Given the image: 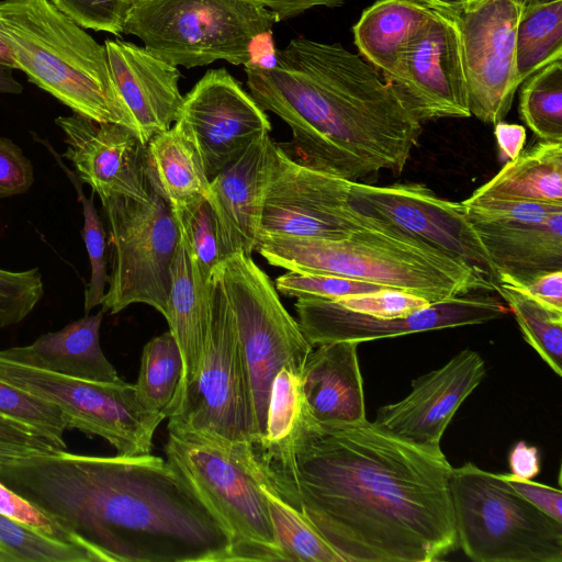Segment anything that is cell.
I'll return each mask as SVG.
<instances>
[{
  "label": "cell",
  "mask_w": 562,
  "mask_h": 562,
  "mask_svg": "<svg viewBox=\"0 0 562 562\" xmlns=\"http://www.w3.org/2000/svg\"><path fill=\"white\" fill-rule=\"evenodd\" d=\"M265 4L274 11L280 20L295 18L307 10L316 7L336 8L344 3V0H250Z\"/></svg>",
  "instance_id": "52"
},
{
  "label": "cell",
  "mask_w": 562,
  "mask_h": 562,
  "mask_svg": "<svg viewBox=\"0 0 562 562\" xmlns=\"http://www.w3.org/2000/svg\"><path fill=\"white\" fill-rule=\"evenodd\" d=\"M0 416L27 426L66 450L68 422L54 404L0 380Z\"/></svg>",
  "instance_id": "37"
},
{
  "label": "cell",
  "mask_w": 562,
  "mask_h": 562,
  "mask_svg": "<svg viewBox=\"0 0 562 562\" xmlns=\"http://www.w3.org/2000/svg\"><path fill=\"white\" fill-rule=\"evenodd\" d=\"M503 285L562 270V211L541 222L472 224Z\"/></svg>",
  "instance_id": "24"
},
{
  "label": "cell",
  "mask_w": 562,
  "mask_h": 562,
  "mask_svg": "<svg viewBox=\"0 0 562 562\" xmlns=\"http://www.w3.org/2000/svg\"><path fill=\"white\" fill-rule=\"evenodd\" d=\"M176 122L196 145L210 181L271 131L266 111L226 68L204 74L183 97Z\"/></svg>",
  "instance_id": "18"
},
{
  "label": "cell",
  "mask_w": 562,
  "mask_h": 562,
  "mask_svg": "<svg viewBox=\"0 0 562 562\" xmlns=\"http://www.w3.org/2000/svg\"><path fill=\"white\" fill-rule=\"evenodd\" d=\"M506 286L526 293L553 312L562 313V270L543 273L526 284Z\"/></svg>",
  "instance_id": "49"
},
{
  "label": "cell",
  "mask_w": 562,
  "mask_h": 562,
  "mask_svg": "<svg viewBox=\"0 0 562 562\" xmlns=\"http://www.w3.org/2000/svg\"><path fill=\"white\" fill-rule=\"evenodd\" d=\"M277 291L290 297H321L336 300L372 292L384 286L359 280L330 276L288 271L274 283Z\"/></svg>",
  "instance_id": "41"
},
{
  "label": "cell",
  "mask_w": 562,
  "mask_h": 562,
  "mask_svg": "<svg viewBox=\"0 0 562 562\" xmlns=\"http://www.w3.org/2000/svg\"><path fill=\"white\" fill-rule=\"evenodd\" d=\"M472 224H509L541 222L562 211V204L504 199H471L462 201Z\"/></svg>",
  "instance_id": "42"
},
{
  "label": "cell",
  "mask_w": 562,
  "mask_h": 562,
  "mask_svg": "<svg viewBox=\"0 0 562 562\" xmlns=\"http://www.w3.org/2000/svg\"><path fill=\"white\" fill-rule=\"evenodd\" d=\"M499 475L518 495L548 516L562 522V493L560 490L531 480L518 479L509 473Z\"/></svg>",
  "instance_id": "48"
},
{
  "label": "cell",
  "mask_w": 562,
  "mask_h": 562,
  "mask_svg": "<svg viewBox=\"0 0 562 562\" xmlns=\"http://www.w3.org/2000/svg\"><path fill=\"white\" fill-rule=\"evenodd\" d=\"M44 295L38 268L12 271L0 268V329L19 324Z\"/></svg>",
  "instance_id": "40"
},
{
  "label": "cell",
  "mask_w": 562,
  "mask_h": 562,
  "mask_svg": "<svg viewBox=\"0 0 562 562\" xmlns=\"http://www.w3.org/2000/svg\"><path fill=\"white\" fill-rule=\"evenodd\" d=\"M245 74L257 103L291 128L281 149L330 176L400 175L423 131L381 75L339 43L294 37L271 67L247 64Z\"/></svg>",
  "instance_id": "3"
},
{
  "label": "cell",
  "mask_w": 562,
  "mask_h": 562,
  "mask_svg": "<svg viewBox=\"0 0 562 562\" xmlns=\"http://www.w3.org/2000/svg\"><path fill=\"white\" fill-rule=\"evenodd\" d=\"M82 29L119 36L133 0H49Z\"/></svg>",
  "instance_id": "44"
},
{
  "label": "cell",
  "mask_w": 562,
  "mask_h": 562,
  "mask_svg": "<svg viewBox=\"0 0 562 562\" xmlns=\"http://www.w3.org/2000/svg\"><path fill=\"white\" fill-rule=\"evenodd\" d=\"M101 203L111 247L109 288L101 311L116 314L131 304L143 303L166 318L171 265L179 241L170 204L155 182L146 201L116 196Z\"/></svg>",
  "instance_id": "11"
},
{
  "label": "cell",
  "mask_w": 562,
  "mask_h": 562,
  "mask_svg": "<svg viewBox=\"0 0 562 562\" xmlns=\"http://www.w3.org/2000/svg\"><path fill=\"white\" fill-rule=\"evenodd\" d=\"M520 86L524 123L540 142H562V60L540 68Z\"/></svg>",
  "instance_id": "34"
},
{
  "label": "cell",
  "mask_w": 562,
  "mask_h": 562,
  "mask_svg": "<svg viewBox=\"0 0 562 562\" xmlns=\"http://www.w3.org/2000/svg\"><path fill=\"white\" fill-rule=\"evenodd\" d=\"M448 16L454 15L467 0H411Z\"/></svg>",
  "instance_id": "53"
},
{
  "label": "cell",
  "mask_w": 562,
  "mask_h": 562,
  "mask_svg": "<svg viewBox=\"0 0 562 562\" xmlns=\"http://www.w3.org/2000/svg\"><path fill=\"white\" fill-rule=\"evenodd\" d=\"M458 546L475 562H562V522L518 495L499 474L467 462L452 468Z\"/></svg>",
  "instance_id": "7"
},
{
  "label": "cell",
  "mask_w": 562,
  "mask_h": 562,
  "mask_svg": "<svg viewBox=\"0 0 562 562\" xmlns=\"http://www.w3.org/2000/svg\"><path fill=\"white\" fill-rule=\"evenodd\" d=\"M104 48L113 83L134 132L147 145L179 116L183 102L180 71L131 42L106 40Z\"/></svg>",
  "instance_id": "22"
},
{
  "label": "cell",
  "mask_w": 562,
  "mask_h": 562,
  "mask_svg": "<svg viewBox=\"0 0 562 562\" xmlns=\"http://www.w3.org/2000/svg\"><path fill=\"white\" fill-rule=\"evenodd\" d=\"M214 270L228 300L245 358L258 441L266 430L274 376L282 368L301 375L313 346L283 306L270 278L249 255L233 254Z\"/></svg>",
  "instance_id": "10"
},
{
  "label": "cell",
  "mask_w": 562,
  "mask_h": 562,
  "mask_svg": "<svg viewBox=\"0 0 562 562\" xmlns=\"http://www.w3.org/2000/svg\"><path fill=\"white\" fill-rule=\"evenodd\" d=\"M469 198L562 204V142L521 150Z\"/></svg>",
  "instance_id": "28"
},
{
  "label": "cell",
  "mask_w": 562,
  "mask_h": 562,
  "mask_svg": "<svg viewBox=\"0 0 562 562\" xmlns=\"http://www.w3.org/2000/svg\"><path fill=\"white\" fill-rule=\"evenodd\" d=\"M171 209L190 257L195 288L209 299L214 269L225 259L212 206L206 198H199Z\"/></svg>",
  "instance_id": "31"
},
{
  "label": "cell",
  "mask_w": 562,
  "mask_h": 562,
  "mask_svg": "<svg viewBox=\"0 0 562 562\" xmlns=\"http://www.w3.org/2000/svg\"><path fill=\"white\" fill-rule=\"evenodd\" d=\"M55 123L65 134L67 148L63 157L101 201L116 196L149 199L154 182L147 146L133 130L95 122L77 113L58 116Z\"/></svg>",
  "instance_id": "19"
},
{
  "label": "cell",
  "mask_w": 562,
  "mask_h": 562,
  "mask_svg": "<svg viewBox=\"0 0 562 562\" xmlns=\"http://www.w3.org/2000/svg\"><path fill=\"white\" fill-rule=\"evenodd\" d=\"M301 375L282 368L273 379L263 436L252 445L270 446L285 439L303 408Z\"/></svg>",
  "instance_id": "39"
},
{
  "label": "cell",
  "mask_w": 562,
  "mask_h": 562,
  "mask_svg": "<svg viewBox=\"0 0 562 562\" xmlns=\"http://www.w3.org/2000/svg\"><path fill=\"white\" fill-rule=\"evenodd\" d=\"M258 480L283 561L345 562L299 512L282 501L259 476Z\"/></svg>",
  "instance_id": "33"
},
{
  "label": "cell",
  "mask_w": 562,
  "mask_h": 562,
  "mask_svg": "<svg viewBox=\"0 0 562 562\" xmlns=\"http://www.w3.org/2000/svg\"><path fill=\"white\" fill-rule=\"evenodd\" d=\"M256 250L288 271L369 282L416 294L431 304L496 289L471 266L381 224L340 239L261 236Z\"/></svg>",
  "instance_id": "4"
},
{
  "label": "cell",
  "mask_w": 562,
  "mask_h": 562,
  "mask_svg": "<svg viewBox=\"0 0 562 562\" xmlns=\"http://www.w3.org/2000/svg\"><path fill=\"white\" fill-rule=\"evenodd\" d=\"M348 202L358 214L437 248L498 285L494 266L462 202L439 198L419 182L378 187L359 181L351 182Z\"/></svg>",
  "instance_id": "13"
},
{
  "label": "cell",
  "mask_w": 562,
  "mask_h": 562,
  "mask_svg": "<svg viewBox=\"0 0 562 562\" xmlns=\"http://www.w3.org/2000/svg\"><path fill=\"white\" fill-rule=\"evenodd\" d=\"M183 359L173 335L168 330L150 339L143 348L135 383L142 403L168 417L183 378Z\"/></svg>",
  "instance_id": "32"
},
{
  "label": "cell",
  "mask_w": 562,
  "mask_h": 562,
  "mask_svg": "<svg viewBox=\"0 0 562 562\" xmlns=\"http://www.w3.org/2000/svg\"><path fill=\"white\" fill-rule=\"evenodd\" d=\"M494 128L499 156L502 160L517 157L526 143V130L522 125L497 122Z\"/></svg>",
  "instance_id": "51"
},
{
  "label": "cell",
  "mask_w": 562,
  "mask_h": 562,
  "mask_svg": "<svg viewBox=\"0 0 562 562\" xmlns=\"http://www.w3.org/2000/svg\"><path fill=\"white\" fill-rule=\"evenodd\" d=\"M525 0H467L451 18L460 34L469 108L483 123L503 121L517 89L515 41Z\"/></svg>",
  "instance_id": "15"
},
{
  "label": "cell",
  "mask_w": 562,
  "mask_h": 562,
  "mask_svg": "<svg viewBox=\"0 0 562 562\" xmlns=\"http://www.w3.org/2000/svg\"><path fill=\"white\" fill-rule=\"evenodd\" d=\"M146 146L150 176L171 207L207 196L211 181L196 145L180 123L156 134Z\"/></svg>",
  "instance_id": "29"
},
{
  "label": "cell",
  "mask_w": 562,
  "mask_h": 562,
  "mask_svg": "<svg viewBox=\"0 0 562 562\" xmlns=\"http://www.w3.org/2000/svg\"><path fill=\"white\" fill-rule=\"evenodd\" d=\"M334 301L353 312L381 318L406 316L431 304L422 296L391 288L344 296Z\"/></svg>",
  "instance_id": "45"
},
{
  "label": "cell",
  "mask_w": 562,
  "mask_h": 562,
  "mask_svg": "<svg viewBox=\"0 0 562 562\" xmlns=\"http://www.w3.org/2000/svg\"><path fill=\"white\" fill-rule=\"evenodd\" d=\"M385 81L422 124L438 119L471 116L456 21L432 10L426 25Z\"/></svg>",
  "instance_id": "17"
},
{
  "label": "cell",
  "mask_w": 562,
  "mask_h": 562,
  "mask_svg": "<svg viewBox=\"0 0 562 562\" xmlns=\"http://www.w3.org/2000/svg\"><path fill=\"white\" fill-rule=\"evenodd\" d=\"M485 372V362L476 351L461 350L439 369L413 380L411 392L380 407L373 423L409 442L440 448L452 417Z\"/></svg>",
  "instance_id": "20"
},
{
  "label": "cell",
  "mask_w": 562,
  "mask_h": 562,
  "mask_svg": "<svg viewBox=\"0 0 562 562\" xmlns=\"http://www.w3.org/2000/svg\"><path fill=\"white\" fill-rule=\"evenodd\" d=\"M0 562H15L14 559L0 548Z\"/></svg>",
  "instance_id": "56"
},
{
  "label": "cell",
  "mask_w": 562,
  "mask_h": 562,
  "mask_svg": "<svg viewBox=\"0 0 562 562\" xmlns=\"http://www.w3.org/2000/svg\"><path fill=\"white\" fill-rule=\"evenodd\" d=\"M274 148L269 134L259 137L210 182L206 200L225 259L236 252L250 256L256 250Z\"/></svg>",
  "instance_id": "21"
},
{
  "label": "cell",
  "mask_w": 562,
  "mask_h": 562,
  "mask_svg": "<svg viewBox=\"0 0 562 562\" xmlns=\"http://www.w3.org/2000/svg\"><path fill=\"white\" fill-rule=\"evenodd\" d=\"M297 323L312 346L335 341L366 342L467 325L484 324L506 315L493 295L469 293L437 302L393 318L374 317L348 310L334 300L299 297Z\"/></svg>",
  "instance_id": "16"
},
{
  "label": "cell",
  "mask_w": 562,
  "mask_h": 562,
  "mask_svg": "<svg viewBox=\"0 0 562 562\" xmlns=\"http://www.w3.org/2000/svg\"><path fill=\"white\" fill-rule=\"evenodd\" d=\"M251 450L258 476L345 562H432L458 546L441 448L367 418L321 423L303 403L285 439Z\"/></svg>",
  "instance_id": "1"
},
{
  "label": "cell",
  "mask_w": 562,
  "mask_h": 562,
  "mask_svg": "<svg viewBox=\"0 0 562 562\" xmlns=\"http://www.w3.org/2000/svg\"><path fill=\"white\" fill-rule=\"evenodd\" d=\"M0 482L102 562H223L232 538L189 481L148 454L56 450L0 463Z\"/></svg>",
  "instance_id": "2"
},
{
  "label": "cell",
  "mask_w": 562,
  "mask_h": 562,
  "mask_svg": "<svg viewBox=\"0 0 562 562\" xmlns=\"http://www.w3.org/2000/svg\"><path fill=\"white\" fill-rule=\"evenodd\" d=\"M495 292L514 314L524 339L559 376L562 375V313L553 312L526 293L498 284Z\"/></svg>",
  "instance_id": "35"
},
{
  "label": "cell",
  "mask_w": 562,
  "mask_h": 562,
  "mask_svg": "<svg viewBox=\"0 0 562 562\" xmlns=\"http://www.w3.org/2000/svg\"><path fill=\"white\" fill-rule=\"evenodd\" d=\"M103 314H86L59 330L40 336L31 345L1 349L0 357L82 380L120 382L122 379L100 347Z\"/></svg>",
  "instance_id": "25"
},
{
  "label": "cell",
  "mask_w": 562,
  "mask_h": 562,
  "mask_svg": "<svg viewBox=\"0 0 562 562\" xmlns=\"http://www.w3.org/2000/svg\"><path fill=\"white\" fill-rule=\"evenodd\" d=\"M0 380L56 405L66 416L68 428L100 436L117 454L150 453L153 437L166 418L147 408L135 384L72 378L0 357Z\"/></svg>",
  "instance_id": "12"
},
{
  "label": "cell",
  "mask_w": 562,
  "mask_h": 562,
  "mask_svg": "<svg viewBox=\"0 0 562 562\" xmlns=\"http://www.w3.org/2000/svg\"><path fill=\"white\" fill-rule=\"evenodd\" d=\"M34 182V169L21 148L0 136V199L22 194Z\"/></svg>",
  "instance_id": "46"
},
{
  "label": "cell",
  "mask_w": 562,
  "mask_h": 562,
  "mask_svg": "<svg viewBox=\"0 0 562 562\" xmlns=\"http://www.w3.org/2000/svg\"><path fill=\"white\" fill-rule=\"evenodd\" d=\"M210 315V297H203L195 288L190 257L184 241L179 235L171 265V283L166 316L169 331L178 344L184 367L183 378L175 401L184 387L196 378L201 369L209 337Z\"/></svg>",
  "instance_id": "27"
},
{
  "label": "cell",
  "mask_w": 562,
  "mask_h": 562,
  "mask_svg": "<svg viewBox=\"0 0 562 562\" xmlns=\"http://www.w3.org/2000/svg\"><path fill=\"white\" fill-rule=\"evenodd\" d=\"M0 548L15 562H99L87 549L52 540L0 514Z\"/></svg>",
  "instance_id": "36"
},
{
  "label": "cell",
  "mask_w": 562,
  "mask_h": 562,
  "mask_svg": "<svg viewBox=\"0 0 562 562\" xmlns=\"http://www.w3.org/2000/svg\"><path fill=\"white\" fill-rule=\"evenodd\" d=\"M510 474L518 479L531 480L540 472V456L536 447L525 441L517 442L508 457Z\"/></svg>",
  "instance_id": "50"
},
{
  "label": "cell",
  "mask_w": 562,
  "mask_h": 562,
  "mask_svg": "<svg viewBox=\"0 0 562 562\" xmlns=\"http://www.w3.org/2000/svg\"><path fill=\"white\" fill-rule=\"evenodd\" d=\"M432 10L411 0H378L352 27L359 55L385 80L419 35Z\"/></svg>",
  "instance_id": "26"
},
{
  "label": "cell",
  "mask_w": 562,
  "mask_h": 562,
  "mask_svg": "<svg viewBox=\"0 0 562 562\" xmlns=\"http://www.w3.org/2000/svg\"><path fill=\"white\" fill-rule=\"evenodd\" d=\"M358 342L318 345L301 373V391L307 413L321 423L366 419L363 381Z\"/></svg>",
  "instance_id": "23"
},
{
  "label": "cell",
  "mask_w": 562,
  "mask_h": 562,
  "mask_svg": "<svg viewBox=\"0 0 562 562\" xmlns=\"http://www.w3.org/2000/svg\"><path fill=\"white\" fill-rule=\"evenodd\" d=\"M165 453L228 530L232 547L226 561H283L250 443L223 447L168 430Z\"/></svg>",
  "instance_id": "8"
},
{
  "label": "cell",
  "mask_w": 562,
  "mask_h": 562,
  "mask_svg": "<svg viewBox=\"0 0 562 562\" xmlns=\"http://www.w3.org/2000/svg\"><path fill=\"white\" fill-rule=\"evenodd\" d=\"M46 145L74 184L78 194V200L82 205L83 228L81 234L91 268L90 280L85 291V313L88 314L93 307L101 305L105 293V284L108 281L105 229L94 206V192H92L90 198H87L82 191V182L79 180L77 175L65 166L57 153L52 149L47 143Z\"/></svg>",
  "instance_id": "38"
},
{
  "label": "cell",
  "mask_w": 562,
  "mask_h": 562,
  "mask_svg": "<svg viewBox=\"0 0 562 562\" xmlns=\"http://www.w3.org/2000/svg\"><path fill=\"white\" fill-rule=\"evenodd\" d=\"M351 182L295 161L276 144L260 237L340 239L379 225L350 207Z\"/></svg>",
  "instance_id": "14"
},
{
  "label": "cell",
  "mask_w": 562,
  "mask_h": 562,
  "mask_svg": "<svg viewBox=\"0 0 562 562\" xmlns=\"http://www.w3.org/2000/svg\"><path fill=\"white\" fill-rule=\"evenodd\" d=\"M0 64L8 65L14 69H18L15 59L12 55L9 46L0 37Z\"/></svg>",
  "instance_id": "55"
},
{
  "label": "cell",
  "mask_w": 562,
  "mask_h": 562,
  "mask_svg": "<svg viewBox=\"0 0 562 562\" xmlns=\"http://www.w3.org/2000/svg\"><path fill=\"white\" fill-rule=\"evenodd\" d=\"M14 68L0 64V93L19 94L23 91L22 85L13 77Z\"/></svg>",
  "instance_id": "54"
},
{
  "label": "cell",
  "mask_w": 562,
  "mask_h": 562,
  "mask_svg": "<svg viewBox=\"0 0 562 562\" xmlns=\"http://www.w3.org/2000/svg\"><path fill=\"white\" fill-rule=\"evenodd\" d=\"M56 450L63 449L32 428L0 416V463L15 457Z\"/></svg>",
  "instance_id": "47"
},
{
  "label": "cell",
  "mask_w": 562,
  "mask_h": 562,
  "mask_svg": "<svg viewBox=\"0 0 562 562\" xmlns=\"http://www.w3.org/2000/svg\"><path fill=\"white\" fill-rule=\"evenodd\" d=\"M280 16L250 0H133L123 33L156 57L193 68L216 60L246 65L252 42Z\"/></svg>",
  "instance_id": "6"
},
{
  "label": "cell",
  "mask_w": 562,
  "mask_h": 562,
  "mask_svg": "<svg viewBox=\"0 0 562 562\" xmlns=\"http://www.w3.org/2000/svg\"><path fill=\"white\" fill-rule=\"evenodd\" d=\"M210 329L196 378L175 401L168 430L223 447L257 441L252 397L234 316L217 273L210 286Z\"/></svg>",
  "instance_id": "9"
},
{
  "label": "cell",
  "mask_w": 562,
  "mask_h": 562,
  "mask_svg": "<svg viewBox=\"0 0 562 562\" xmlns=\"http://www.w3.org/2000/svg\"><path fill=\"white\" fill-rule=\"evenodd\" d=\"M550 1H555V0H525V5L535 4V3H544V2H550Z\"/></svg>",
  "instance_id": "57"
},
{
  "label": "cell",
  "mask_w": 562,
  "mask_h": 562,
  "mask_svg": "<svg viewBox=\"0 0 562 562\" xmlns=\"http://www.w3.org/2000/svg\"><path fill=\"white\" fill-rule=\"evenodd\" d=\"M0 37L18 69L74 113L134 131L113 83L104 45L49 0L0 1Z\"/></svg>",
  "instance_id": "5"
},
{
  "label": "cell",
  "mask_w": 562,
  "mask_h": 562,
  "mask_svg": "<svg viewBox=\"0 0 562 562\" xmlns=\"http://www.w3.org/2000/svg\"><path fill=\"white\" fill-rule=\"evenodd\" d=\"M0 514L35 530L36 532L76 548L87 549L77 537L35 504L0 482ZM95 554V553H94ZM99 559L100 557L95 554ZM101 561V559H100Z\"/></svg>",
  "instance_id": "43"
},
{
  "label": "cell",
  "mask_w": 562,
  "mask_h": 562,
  "mask_svg": "<svg viewBox=\"0 0 562 562\" xmlns=\"http://www.w3.org/2000/svg\"><path fill=\"white\" fill-rule=\"evenodd\" d=\"M555 60H562V0L524 5L515 41L518 85Z\"/></svg>",
  "instance_id": "30"
}]
</instances>
